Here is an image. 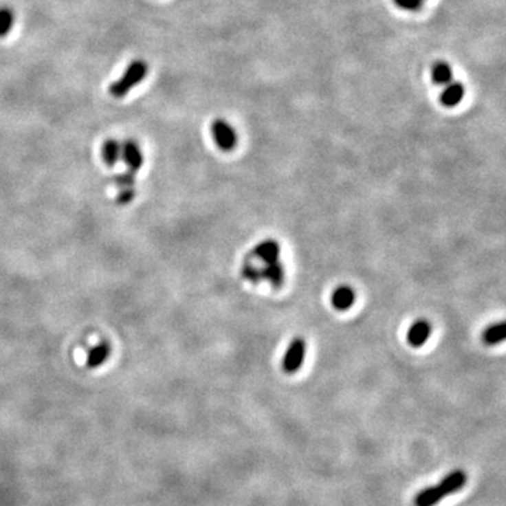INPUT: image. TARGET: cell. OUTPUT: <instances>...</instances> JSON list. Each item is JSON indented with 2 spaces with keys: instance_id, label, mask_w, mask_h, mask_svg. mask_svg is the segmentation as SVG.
<instances>
[{
  "instance_id": "obj_2",
  "label": "cell",
  "mask_w": 506,
  "mask_h": 506,
  "mask_svg": "<svg viewBox=\"0 0 506 506\" xmlns=\"http://www.w3.org/2000/svg\"><path fill=\"white\" fill-rule=\"evenodd\" d=\"M211 135L215 145L224 152L232 151L238 144L235 129L224 118H217L211 122Z\"/></svg>"
},
{
  "instance_id": "obj_8",
  "label": "cell",
  "mask_w": 506,
  "mask_h": 506,
  "mask_svg": "<svg viewBox=\"0 0 506 506\" xmlns=\"http://www.w3.org/2000/svg\"><path fill=\"white\" fill-rule=\"evenodd\" d=\"M355 301H356L355 290L351 286H346V284H342V286L336 287L331 297L332 307L338 311H347L353 307Z\"/></svg>"
},
{
  "instance_id": "obj_16",
  "label": "cell",
  "mask_w": 506,
  "mask_h": 506,
  "mask_svg": "<svg viewBox=\"0 0 506 506\" xmlns=\"http://www.w3.org/2000/svg\"><path fill=\"white\" fill-rule=\"evenodd\" d=\"M505 335H506L505 324L503 322H496V324H491L488 328L484 329V332L481 335V339L485 344L494 346V344H498V343L503 342Z\"/></svg>"
},
{
  "instance_id": "obj_9",
  "label": "cell",
  "mask_w": 506,
  "mask_h": 506,
  "mask_svg": "<svg viewBox=\"0 0 506 506\" xmlns=\"http://www.w3.org/2000/svg\"><path fill=\"white\" fill-rule=\"evenodd\" d=\"M111 356V346L107 342H100L94 344L91 349L87 352L86 358V366L87 368H99L103 364L107 363V360Z\"/></svg>"
},
{
  "instance_id": "obj_5",
  "label": "cell",
  "mask_w": 506,
  "mask_h": 506,
  "mask_svg": "<svg viewBox=\"0 0 506 506\" xmlns=\"http://www.w3.org/2000/svg\"><path fill=\"white\" fill-rule=\"evenodd\" d=\"M114 183L117 186V201L118 204H130L135 196H137V180H135V175L131 172H124L121 175H117L114 179Z\"/></svg>"
},
{
  "instance_id": "obj_4",
  "label": "cell",
  "mask_w": 506,
  "mask_h": 506,
  "mask_svg": "<svg viewBox=\"0 0 506 506\" xmlns=\"http://www.w3.org/2000/svg\"><path fill=\"white\" fill-rule=\"evenodd\" d=\"M121 161L126 170L137 175L144 165V152L135 140H125L121 142Z\"/></svg>"
},
{
  "instance_id": "obj_18",
  "label": "cell",
  "mask_w": 506,
  "mask_h": 506,
  "mask_svg": "<svg viewBox=\"0 0 506 506\" xmlns=\"http://www.w3.org/2000/svg\"><path fill=\"white\" fill-rule=\"evenodd\" d=\"M242 276L250 283H261L262 281V272L261 267L253 265L250 261H245L242 265Z\"/></svg>"
},
{
  "instance_id": "obj_11",
  "label": "cell",
  "mask_w": 506,
  "mask_h": 506,
  "mask_svg": "<svg viewBox=\"0 0 506 506\" xmlns=\"http://www.w3.org/2000/svg\"><path fill=\"white\" fill-rule=\"evenodd\" d=\"M253 255L258 258L263 265L278 261L280 246L274 239H265L253 248Z\"/></svg>"
},
{
  "instance_id": "obj_1",
  "label": "cell",
  "mask_w": 506,
  "mask_h": 506,
  "mask_svg": "<svg viewBox=\"0 0 506 506\" xmlns=\"http://www.w3.org/2000/svg\"><path fill=\"white\" fill-rule=\"evenodd\" d=\"M149 65L144 59H134L129 67L125 68L124 74L110 85L109 91L113 98L121 99L126 96L135 86H138L148 75Z\"/></svg>"
},
{
  "instance_id": "obj_13",
  "label": "cell",
  "mask_w": 506,
  "mask_h": 506,
  "mask_svg": "<svg viewBox=\"0 0 506 506\" xmlns=\"http://www.w3.org/2000/svg\"><path fill=\"white\" fill-rule=\"evenodd\" d=\"M443 498H445V495L441 494L440 488L436 484V485H430L419 491L414 498V505L415 506H434Z\"/></svg>"
},
{
  "instance_id": "obj_15",
  "label": "cell",
  "mask_w": 506,
  "mask_h": 506,
  "mask_svg": "<svg viewBox=\"0 0 506 506\" xmlns=\"http://www.w3.org/2000/svg\"><path fill=\"white\" fill-rule=\"evenodd\" d=\"M102 157L106 165H117L121 161V142L113 138L107 140L102 146Z\"/></svg>"
},
{
  "instance_id": "obj_17",
  "label": "cell",
  "mask_w": 506,
  "mask_h": 506,
  "mask_svg": "<svg viewBox=\"0 0 506 506\" xmlns=\"http://www.w3.org/2000/svg\"><path fill=\"white\" fill-rule=\"evenodd\" d=\"M16 14L10 6H0V38H5L14 25Z\"/></svg>"
},
{
  "instance_id": "obj_12",
  "label": "cell",
  "mask_w": 506,
  "mask_h": 506,
  "mask_svg": "<svg viewBox=\"0 0 506 506\" xmlns=\"http://www.w3.org/2000/svg\"><path fill=\"white\" fill-rule=\"evenodd\" d=\"M261 272H262V280H266L274 289H280L283 286L286 270H284V265L280 262V259L276 262L263 265V267H261Z\"/></svg>"
},
{
  "instance_id": "obj_10",
  "label": "cell",
  "mask_w": 506,
  "mask_h": 506,
  "mask_svg": "<svg viewBox=\"0 0 506 506\" xmlns=\"http://www.w3.org/2000/svg\"><path fill=\"white\" fill-rule=\"evenodd\" d=\"M465 94V87L460 82L452 80L440 93V103L445 107H456L461 103Z\"/></svg>"
},
{
  "instance_id": "obj_14",
  "label": "cell",
  "mask_w": 506,
  "mask_h": 506,
  "mask_svg": "<svg viewBox=\"0 0 506 506\" xmlns=\"http://www.w3.org/2000/svg\"><path fill=\"white\" fill-rule=\"evenodd\" d=\"M432 80L437 86H446L453 80V69L445 60H437L432 67Z\"/></svg>"
},
{
  "instance_id": "obj_7",
  "label": "cell",
  "mask_w": 506,
  "mask_h": 506,
  "mask_svg": "<svg viewBox=\"0 0 506 506\" xmlns=\"http://www.w3.org/2000/svg\"><path fill=\"white\" fill-rule=\"evenodd\" d=\"M432 335V325L426 320H418L415 321L406 333V340L409 346L412 347H421L424 346Z\"/></svg>"
},
{
  "instance_id": "obj_6",
  "label": "cell",
  "mask_w": 506,
  "mask_h": 506,
  "mask_svg": "<svg viewBox=\"0 0 506 506\" xmlns=\"http://www.w3.org/2000/svg\"><path fill=\"white\" fill-rule=\"evenodd\" d=\"M467 474L463 470H454L452 472H449L446 477H443V480L437 484V487L440 488L441 494L448 496V495H453L459 491H461L465 484H467Z\"/></svg>"
},
{
  "instance_id": "obj_3",
  "label": "cell",
  "mask_w": 506,
  "mask_h": 506,
  "mask_svg": "<svg viewBox=\"0 0 506 506\" xmlns=\"http://www.w3.org/2000/svg\"><path fill=\"white\" fill-rule=\"evenodd\" d=\"M305 355H307L305 340L300 336L294 338L290 342L287 351H286V353H284V358H283V370H284V373H287V374L297 373L300 370V367L302 366V363H304Z\"/></svg>"
},
{
  "instance_id": "obj_19",
  "label": "cell",
  "mask_w": 506,
  "mask_h": 506,
  "mask_svg": "<svg viewBox=\"0 0 506 506\" xmlns=\"http://www.w3.org/2000/svg\"><path fill=\"white\" fill-rule=\"evenodd\" d=\"M397 8L406 12H419L425 0H393Z\"/></svg>"
}]
</instances>
